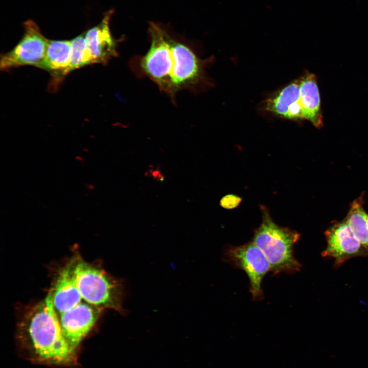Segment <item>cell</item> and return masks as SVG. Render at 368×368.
I'll use <instances>...</instances> for the list:
<instances>
[{"label":"cell","instance_id":"cell-9","mask_svg":"<svg viewBox=\"0 0 368 368\" xmlns=\"http://www.w3.org/2000/svg\"><path fill=\"white\" fill-rule=\"evenodd\" d=\"M110 12L97 26L89 30L85 38L94 63L106 64L111 58L118 56L117 42L110 33L109 21Z\"/></svg>","mask_w":368,"mask_h":368},{"label":"cell","instance_id":"cell-12","mask_svg":"<svg viewBox=\"0 0 368 368\" xmlns=\"http://www.w3.org/2000/svg\"><path fill=\"white\" fill-rule=\"evenodd\" d=\"M71 41L49 40L45 57L38 67L54 75H65L70 63Z\"/></svg>","mask_w":368,"mask_h":368},{"label":"cell","instance_id":"cell-1","mask_svg":"<svg viewBox=\"0 0 368 368\" xmlns=\"http://www.w3.org/2000/svg\"><path fill=\"white\" fill-rule=\"evenodd\" d=\"M147 52L135 58V70L172 99L179 91L194 89L204 78V62L189 46L151 24Z\"/></svg>","mask_w":368,"mask_h":368},{"label":"cell","instance_id":"cell-5","mask_svg":"<svg viewBox=\"0 0 368 368\" xmlns=\"http://www.w3.org/2000/svg\"><path fill=\"white\" fill-rule=\"evenodd\" d=\"M224 258L225 262L245 272L253 299L262 298V280L271 271V267L262 250L252 242L239 246L229 245L225 249Z\"/></svg>","mask_w":368,"mask_h":368},{"label":"cell","instance_id":"cell-3","mask_svg":"<svg viewBox=\"0 0 368 368\" xmlns=\"http://www.w3.org/2000/svg\"><path fill=\"white\" fill-rule=\"evenodd\" d=\"M71 262L77 286L84 301L101 310L111 309L126 313L122 306L125 290L122 281L81 259Z\"/></svg>","mask_w":368,"mask_h":368},{"label":"cell","instance_id":"cell-15","mask_svg":"<svg viewBox=\"0 0 368 368\" xmlns=\"http://www.w3.org/2000/svg\"><path fill=\"white\" fill-rule=\"evenodd\" d=\"M71 60L67 74L73 70L94 63L85 36L82 35L78 36L71 40Z\"/></svg>","mask_w":368,"mask_h":368},{"label":"cell","instance_id":"cell-18","mask_svg":"<svg viewBox=\"0 0 368 368\" xmlns=\"http://www.w3.org/2000/svg\"><path fill=\"white\" fill-rule=\"evenodd\" d=\"M75 158L77 160L80 162L81 163V164H84V159L82 156H81L80 155H77L75 156Z\"/></svg>","mask_w":368,"mask_h":368},{"label":"cell","instance_id":"cell-17","mask_svg":"<svg viewBox=\"0 0 368 368\" xmlns=\"http://www.w3.org/2000/svg\"><path fill=\"white\" fill-rule=\"evenodd\" d=\"M148 173H150V175L157 180H164V176L162 174L160 171L158 169H150L148 171Z\"/></svg>","mask_w":368,"mask_h":368},{"label":"cell","instance_id":"cell-13","mask_svg":"<svg viewBox=\"0 0 368 368\" xmlns=\"http://www.w3.org/2000/svg\"><path fill=\"white\" fill-rule=\"evenodd\" d=\"M300 78L283 87L277 94L266 100V110L286 119L289 110L300 102Z\"/></svg>","mask_w":368,"mask_h":368},{"label":"cell","instance_id":"cell-6","mask_svg":"<svg viewBox=\"0 0 368 368\" xmlns=\"http://www.w3.org/2000/svg\"><path fill=\"white\" fill-rule=\"evenodd\" d=\"M49 41L34 21H26L21 40L11 51L1 56V69L22 65L38 67L45 57Z\"/></svg>","mask_w":368,"mask_h":368},{"label":"cell","instance_id":"cell-14","mask_svg":"<svg viewBox=\"0 0 368 368\" xmlns=\"http://www.w3.org/2000/svg\"><path fill=\"white\" fill-rule=\"evenodd\" d=\"M345 220L356 238L368 251V214L359 200L352 203Z\"/></svg>","mask_w":368,"mask_h":368},{"label":"cell","instance_id":"cell-10","mask_svg":"<svg viewBox=\"0 0 368 368\" xmlns=\"http://www.w3.org/2000/svg\"><path fill=\"white\" fill-rule=\"evenodd\" d=\"M50 292L58 315L71 310L82 301L71 262L60 270L54 287Z\"/></svg>","mask_w":368,"mask_h":368},{"label":"cell","instance_id":"cell-7","mask_svg":"<svg viewBox=\"0 0 368 368\" xmlns=\"http://www.w3.org/2000/svg\"><path fill=\"white\" fill-rule=\"evenodd\" d=\"M327 246L324 257L334 260L336 267L355 257H368V251L361 245L344 220L331 226L325 232Z\"/></svg>","mask_w":368,"mask_h":368},{"label":"cell","instance_id":"cell-16","mask_svg":"<svg viewBox=\"0 0 368 368\" xmlns=\"http://www.w3.org/2000/svg\"><path fill=\"white\" fill-rule=\"evenodd\" d=\"M241 201L242 199L240 197L233 194H228L221 198L220 204L223 208L232 209L237 208Z\"/></svg>","mask_w":368,"mask_h":368},{"label":"cell","instance_id":"cell-4","mask_svg":"<svg viewBox=\"0 0 368 368\" xmlns=\"http://www.w3.org/2000/svg\"><path fill=\"white\" fill-rule=\"evenodd\" d=\"M263 213L262 223L255 232L252 242L264 253L274 274L298 271L301 265L294 256V245L300 234L275 224L266 210Z\"/></svg>","mask_w":368,"mask_h":368},{"label":"cell","instance_id":"cell-11","mask_svg":"<svg viewBox=\"0 0 368 368\" xmlns=\"http://www.w3.org/2000/svg\"><path fill=\"white\" fill-rule=\"evenodd\" d=\"M300 103L304 119L315 127L323 125L320 99L315 75L307 72L300 78Z\"/></svg>","mask_w":368,"mask_h":368},{"label":"cell","instance_id":"cell-8","mask_svg":"<svg viewBox=\"0 0 368 368\" xmlns=\"http://www.w3.org/2000/svg\"><path fill=\"white\" fill-rule=\"evenodd\" d=\"M102 310L84 301L58 315L62 334L73 350L77 352L81 341L97 321Z\"/></svg>","mask_w":368,"mask_h":368},{"label":"cell","instance_id":"cell-2","mask_svg":"<svg viewBox=\"0 0 368 368\" xmlns=\"http://www.w3.org/2000/svg\"><path fill=\"white\" fill-rule=\"evenodd\" d=\"M21 349L33 361L53 365L74 364L77 352L64 337L49 292L45 299L30 308L17 328Z\"/></svg>","mask_w":368,"mask_h":368},{"label":"cell","instance_id":"cell-19","mask_svg":"<svg viewBox=\"0 0 368 368\" xmlns=\"http://www.w3.org/2000/svg\"><path fill=\"white\" fill-rule=\"evenodd\" d=\"M85 187L89 190H94L95 186L92 184H86Z\"/></svg>","mask_w":368,"mask_h":368}]
</instances>
